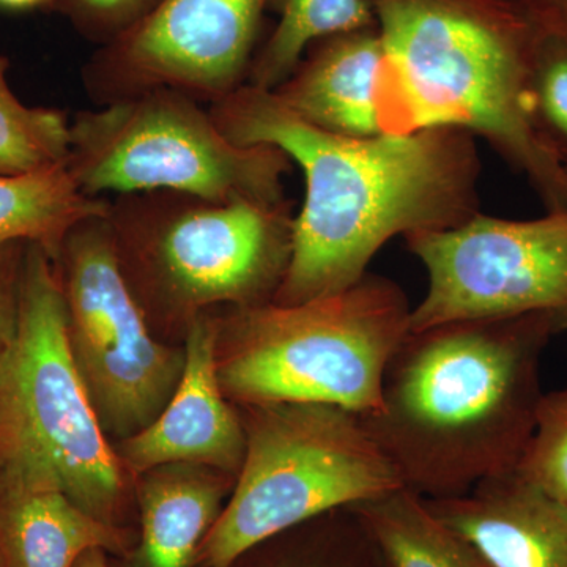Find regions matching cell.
I'll return each mask as SVG.
<instances>
[{
    "label": "cell",
    "mask_w": 567,
    "mask_h": 567,
    "mask_svg": "<svg viewBox=\"0 0 567 567\" xmlns=\"http://www.w3.org/2000/svg\"><path fill=\"white\" fill-rule=\"evenodd\" d=\"M516 472L567 506V386L540 399L535 429Z\"/></svg>",
    "instance_id": "21"
},
{
    "label": "cell",
    "mask_w": 567,
    "mask_h": 567,
    "mask_svg": "<svg viewBox=\"0 0 567 567\" xmlns=\"http://www.w3.org/2000/svg\"><path fill=\"white\" fill-rule=\"evenodd\" d=\"M425 502L491 567H567V506L517 472L483 481L456 498Z\"/></svg>",
    "instance_id": "13"
},
{
    "label": "cell",
    "mask_w": 567,
    "mask_h": 567,
    "mask_svg": "<svg viewBox=\"0 0 567 567\" xmlns=\"http://www.w3.org/2000/svg\"><path fill=\"white\" fill-rule=\"evenodd\" d=\"M383 52L377 24L316 41L275 95L293 114L346 137L382 134L379 89Z\"/></svg>",
    "instance_id": "14"
},
{
    "label": "cell",
    "mask_w": 567,
    "mask_h": 567,
    "mask_svg": "<svg viewBox=\"0 0 567 567\" xmlns=\"http://www.w3.org/2000/svg\"><path fill=\"white\" fill-rule=\"evenodd\" d=\"M107 210L110 200L82 193L66 163L0 174V245H40L55 259L74 227Z\"/></svg>",
    "instance_id": "17"
},
{
    "label": "cell",
    "mask_w": 567,
    "mask_h": 567,
    "mask_svg": "<svg viewBox=\"0 0 567 567\" xmlns=\"http://www.w3.org/2000/svg\"><path fill=\"white\" fill-rule=\"evenodd\" d=\"M123 271L145 315L203 316L213 306L274 301L292 256L287 200L213 203L155 192L118 196L107 210Z\"/></svg>",
    "instance_id": "6"
},
{
    "label": "cell",
    "mask_w": 567,
    "mask_h": 567,
    "mask_svg": "<svg viewBox=\"0 0 567 567\" xmlns=\"http://www.w3.org/2000/svg\"><path fill=\"white\" fill-rule=\"evenodd\" d=\"M208 111L230 141L279 148L303 171L305 203L275 303L342 292L393 238L451 229L480 213V151L465 130L339 136L249 84Z\"/></svg>",
    "instance_id": "1"
},
{
    "label": "cell",
    "mask_w": 567,
    "mask_h": 567,
    "mask_svg": "<svg viewBox=\"0 0 567 567\" xmlns=\"http://www.w3.org/2000/svg\"><path fill=\"white\" fill-rule=\"evenodd\" d=\"M156 0H59V9L66 13L85 39L100 47L128 31L151 11Z\"/></svg>",
    "instance_id": "23"
},
{
    "label": "cell",
    "mask_w": 567,
    "mask_h": 567,
    "mask_svg": "<svg viewBox=\"0 0 567 567\" xmlns=\"http://www.w3.org/2000/svg\"><path fill=\"white\" fill-rule=\"evenodd\" d=\"M28 245H0V352L17 328L22 262Z\"/></svg>",
    "instance_id": "24"
},
{
    "label": "cell",
    "mask_w": 567,
    "mask_h": 567,
    "mask_svg": "<svg viewBox=\"0 0 567 567\" xmlns=\"http://www.w3.org/2000/svg\"><path fill=\"white\" fill-rule=\"evenodd\" d=\"M103 548H91L84 551L73 567H107L106 557Z\"/></svg>",
    "instance_id": "26"
},
{
    "label": "cell",
    "mask_w": 567,
    "mask_h": 567,
    "mask_svg": "<svg viewBox=\"0 0 567 567\" xmlns=\"http://www.w3.org/2000/svg\"><path fill=\"white\" fill-rule=\"evenodd\" d=\"M537 28L567 37V0H522Z\"/></svg>",
    "instance_id": "25"
},
{
    "label": "cell",
    "mask_w": 567,
    "mask_h": 567,
    "mask_svg": "<svg viewBox=\"0 0 567 567\" xmlns=\"http://www.w3.org/2000/svg\"><path fill=\"white\" fill-rule=\"evenodd\" d=\"M412 309L398 282L374 274L306 303L230 308L215 317L219 385L241 406L308 402L368 415Z\"/></svg>",
    "instance_id": "4"
},
{
    "label": "cell",
    "mask_w": 567,
    "mask_h": 567,
    "mask_svg": "<svg viewBox=\"0 0 567 567\" xmlns=\"http://www.w3.org/2000/svg\"><path fill=\"white\" fill-rule=\"evenodd\" d=\"M9 59L0 55V174L35 173L69 162V118L58 110L22 104L7 81Z\"/></svg>",
    "instance_id": "20"
},
{
    "label": "cell",
    "mask_w": 567,
    "mask_h": 567,
    "mask_svg": "<svg viewBox=\"0 0 567 567\" xmlns=\"http://www.w3.org/2000/svg\"><path fill=\"white\" fill-rule=\"evenodd\" d=\"M0 567H7L6 563H3L2 555H0Z\"/></svg>",
    "instance_id": "28"
},
{
    "label": "cell",
    "mask_w": 567,
    "mask_h": 567,
    "mask_svg": "<svg viewBox=\"0 0 567 567\" xmlns=\"http://www.w3.org/2000/svg\"><path fill=\"white\" fill-rule=\"evenodd\" d=\"M279 21L254 55L246 84L275 91L316 41L375 25L365 0H271Z\"/></svg>",
    "instance_id": "19"
},
{
    "label": "cell",
    "mask_w": 567,
    "mask_h": 567,
    "mask_svg": "<svg viewBox=\"0 0 567 567\" xmlns=\"http://www.w3.org/2000/svg\"><path fill=\"white\" fill-rule=\"evenodd\" d=\"M70 136L66 166L91 197L167 192L213 203L286 200V153L230 141L210 111L173 89L82 111Z\"/></svg>",
    "instance_id": "8"
},
{
    "label": "cell",
    "mask_w": 567,
    "mask_h": 567,
    "mask_svg": "<svg viewBox=\"0 0 567 567\" xmlns=\"http://www.w3.org/2000/svg\"><path fill=\"white\" fill-rule=\"evenodd\" d=\"M385 62L382 132L461 128L524 175L547 212H567V169L533 121L540 29L522 0H365Z\"/></svg>",
    "instance_id": "3"
},
{
    "label": "cell",
    "mask_w": 567,
    "mask_h": 567,
    "mask_svg": "<svg viewBox=\"0 0 567 567\" xmlns=\"http://www.w3.org/2000/svg\"><path fill=\"white\" fill-rule=\"evenodd\" d=\"M59 0H0V6L7 9H33L40 6H58Z\"/></svg>",
    "instance_id": "27"
},
{
    "label": "cell",
    "mask_w": 567,
    "mask_h": 567,
    "mask_svg": "<svg viewBox=\"0 0 567 567\" xmlns=\"http://www.w3.org/2000/svg\"><path fill=\"white\" fill-rule=\"evenodd\" d=\"M144 475L136 567H192L235 477L192 464L163 465Z\"/></svg>",
    "instance_id": "16"
},
{
    "label": "cell",
    "mask_w": 567,
    "mask_h": 567,
    "mask_svg": "<svg viewBox=\"0 0 567 567\" xmlns=\"http://www.w3.org/2000/svg\"><path fill=\"white\" fill-rule=\"evenodd\" d=\"M126 536L81 509L50 476L0 466V555L7 567H73L91 548L121 554Z\"/></svg>",
    "instance_id": "15"
},
{
    "label": "cell",
    "mask_w": 567,
    "mask_h": 567,
    "mask_svg": "<svg viewBox=\"0 0 567 567\" xmlns=\"http://www.w3.org/2000/svg\"><path fill=\"white\" fill-rule=\"evenodd\" d=\"M54 262L71 357L104 434L122 442L151 425L173 398L185 349L162 344L152 334L107 215L74 227Z\"/></svg>",
    "instance_id": "9"
},
{
    "label": "cell",
    "mask_w": 567,
    "mask_h": 567,
    "mask_svg": "<svg viewBox=\"0 0 567 567\" xmlns=\"http://www.w3.org/2000/svg\"><path fill=\"white\" fill-rule=\"evenodd\" d=\"M0 466L50 476L81 509L115 525L126 468L73 357L54 259L29 244L14 333L0 352Z\"/></svg>",
    "instance_id": "5"
},
{
    "label": "cell",
    "mask_w": 567,
    "mask_h": 567,
    "mask_svg": "<svg viewBox=\"0 0 567 567\" xmlns=\"http://www.w3.org/2000/svg\"><path fill=\"white\" fill-rule=\"evenodd\" d=\"M246 434L241 415L224 395L216 371V324L207 315L186 324L185 365L163 412L115 447L126 472L192 464L237 477Z\"/></svg>",
    "instance_id": "12"
},
{
    "label": "cell",
    "mask_w": 567,
    "mask_h": 567,
    "mask_svg": "<svg viewBox=\"0 0 567 567\" xmlns=\"http://www.w3.org/2000/svg\"><path fill=\"white\" fill-rule=\"evenodd\" d=\"M349 509L368 529L388 567H491L412 488L399 487Z\"/></svg>",
    "instance_id": "18"
},
{
    "label": "cell",
    "mask_w": 567,
    "mask_h": 567,
    "mask_svg": "<svg viewBox=\"0 0 567 567\" xmlns=\"http://www.w3.org/2000/svg\"><path fill=\"white\" fill-rule=\"evenodd\" d=\"M271 0H156L84 66L85 91L100 106L156 89L215 103L248 81Z\"/></svg>",
    "instance_id": "11"
},
{
    "label": "cell",
    "mask_w": 567,
    "mask_h": 567,
    "mask_svg": "<svg viewBox=\"0 0 567 567\" xmlns=\"http://www.w3.org/2000/svg\"><path fill=\"white\" fill-rule=\"evenodd\" d=\"M427 289L412 331L470 320L550 317L567 330V212L527 221L476 213L451 229L405 237Z\"/></svg>",
    "instance_id": "10"
},
{
    "label": "cell",
    "mask_w": 567,
    "mask_h": 567,
    "mask_svg": "<svg viewBox=\"0 0 567 567\" xmlns=\"http://www.w3.org/2000/svg\"><path fill=\"white\" fill-rule=\"evenodd\" d=\"M244 409V464L200 547L208 567H233L282 533L405 487L358 413L308 402Z\"/></svg>",
    "instance_id": "7"
},
{
    "label": "cell",
    "mask_w": 567,
    "mask_h": 567,
    "mask_svg": "<svg viewBox=\"0 0 567 567\" xmlns=\"http://www.w3.org/2000/svg\"><path fill=\"white\" fill-rule=\"evenodd\" d=\"M533 121L567 169V37L540 31L532 70Z\"/></svg>",
    "instance_id": "22"
},
{
    "label": "cell",
    "mask_w": 567,
    "mask_h": 567,
    "mask_svg": "<svg viewBox=\"0 0 567 567\" xmlns=\"http://www.w3.org/2000/svg\"><path fill=\"white\" fill-rule=\"evenodd\" d=\"M559 333L546 316L410 331L388 364L380 405L361 415L404 486L456 498L516 472L546 393L540 363Z\"/></svg>",
    "instance_id": "2"
}]
</instances>
